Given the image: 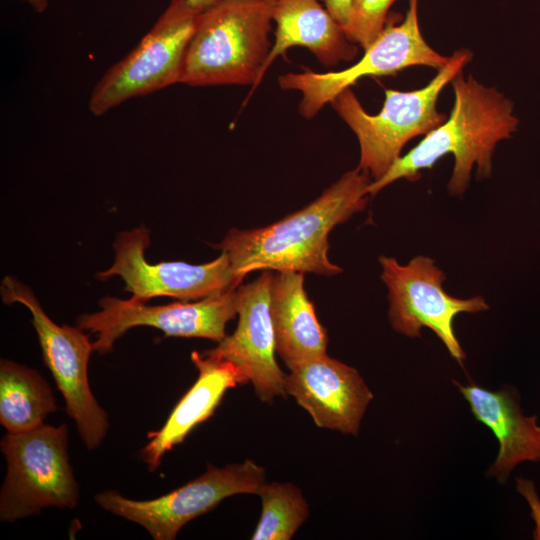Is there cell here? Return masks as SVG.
<instances>
[{
  "mask_svg": "<svg viewBox=\"0 0 540 540\" xmlns=\"http://www.w3.org/2000/svg\"><path fill=\"white\" fill-rule=\"evenodd\" d=\"M371 182V176L356 167L304 208L265 227L231 229L212 247L228 256L242 278L257 270L339 274L342 268L328 258L329 233L366 208Z\"/></svg>",
  "mask_w": 540,
  "mask_h": 540,
  "instance_id": "1",
  "label": "cell"
},
{
  "mask_svg": "<svg viewBox=\"0 0 540 540\" xmlns=\"http://www.w3.org/2000/svg\"><path fill=\"white\" fill-rule=\"evenodd\" d=\"M451 83L455 98L449 117L395 160L381 178L372 181L367 188L369 196L399 179L417 181L421 170L431 169L447 154L454 157L447 184L451 195L465 193L475 165L477 179L490 177L496 145L510 138L518 125L513 105L496 88L484 86L471 75L465 79L460 72Z\"/></svg>",
  "mask_w": 540,
  "mask_h": 540,
  "instance_id": "2",
  "label": "cell"
},
{
  "mask_svg": "<svg viewBox=\"0 0 540 540\" xmlns=\"http://www.w3.org/2000/svg\"><path fill=\"white\" fill-rule=\"evenodd\" d=\"M272 3L222 0L199 13L179 83L258 87L271 49Z\"/></svg>",
  "mask_w": 540,
  "mask_h": 540,
  "instance_id": "3",
  "label": "cell"
},
{
  "mask_svg": "<svg viewBox=\"0 0 540 540\" xmlns=\"http://www.w3.org/2000/svg\"><path fill=\"white\" fill-rule=\"evenodd\" d=\"M471 58L469 50L455 51L425 87L412 91L386 89L384 105L375 115L365 111L351 88L338 94L331 105L358 139L357 168L369 174L372 181L378 180L401 156L408 141L443 124L447 118L436 108L438 96Z\"/></svg>",
  "mask_w": 540,
  "mask_h": 540,
  "instance_id": "4",
  "label": "cell"
},
{
  "mask_svg": "<svg viewBox=\"0 0 540 540\" xmlns=\"http://www.w3.org/2000/svg\"><path fill=\"white\" fill-rule=\"evenodd\" d=\"M0 447L7 462L0 492L2 522L37 515L46 507L78 505L80 489L69 461L66 424L7 433Z\"/></svg>",
  "mask_w": 540,
  "mask_h": 540,
  "instance_id": "5",
  "label": "cell"
},
{
  "mask_svg": "<svg viewBox=\"0 0 540 540\" xmlns=\"http://www.w3.org/2000/svg\"><path fill=\"white\" fill-rule=\"evenodd\" d=\"M0 293L5 304L20 303L30 311L43 361L63 395L66 411L86 448L95 450L109 430V420L89 386L88 362L94 352L93 342L79 326L56 324L32 289L15 277H4Z\"/></svg>",
  "mask_w": 540,
  "mask_h": 540,
  "instance_id": "6",
  "label": "cell"
},
{
  "mask_svg": "<svg viewBox=\"0 0 540 540\" xmlns=\"http://www.w3.org/2000/svg\"><path fill=\"white\" fill-rule=\"evenodd\" d=\"M198 15L187 0H170L140 42L95 85L89 100L90 111L101 116L130 98L179 83L183 57Z\"/></svg>",
  "mask_w": 540,
  "mask_h": 540,
  "instance_id": "7",
  "label": "cell"
},
{
  "mask_svg": "<svg viewBox=\"0 0 540 540\" xmlns=\"http://www.w3.org/2000/svg\"><path fill=\"white\" fill-rule=\"evenodd\" d=\"M265 482L264 467L247 459L222 468L208 464L199 477L155 499L135 500L106 490L98 493L95 501L104 510L139 524L155 540H174L186 523L225 498L257 494Z\"/></svg>",
  "mask_w": 540,
  "mask_h": 540,
  "instance_id": "8",
  "label": "cell"
},
{
  "mask_svg": "<svg viewBox=\"0 0 540 540\" xmlns=\"http://www.w3.org/2000/svg\"><path fill=\"white\" fill-rule=\"evenodd\" d=\"M381 279L388 289V319L392 328L410 338L431 329L449 354L460 364L466 355L455 335L453 321L460 313H479L489 309L478 295L460 299L443 288L446 275L434 259L418 255L407 264L394 257L380 256Z\"/></svg>",
  "mask_w": 540,
  "mask_h": 540,
  "instance_id": "9",
  "label": "cell"
},
{
  "mask_svg": "<svg viewBox=\"0 0 540 540\" xmlns=\"http://www.w3.org/2000/svg\"><path fill=\"white\" fill-rule=\"evenodd\" d=\"M238 287L195 302L155 306L105 296L98 302L100 310L78 316L77 326L95 335L94 351L101 355L111 352L115 341L137 326L157 328L170 337L205 338L218 343L226 336V324L238 315Z\"/></svg>",
  "mask_w": 540,
  "mask_h": 540,
  "instance_id": "10",
  "label": "cell"
},
{
  "mask_svg": "<svg viewBox=\"0 0 540 540\" xmlns=\"http://www.w3.org/2000/svg\"><path fill=\"white\" fill-rule=\"evenodd\" d=\"M417 8V0H409L403 21L394 24L388 20L380 35L365 49L363 57L349 68L324 73L311 70L286 73L279 76V86L301 93L299 111L303 117L310 119L361 78L393 75L417 65L437 70L443 68L450 56L437 53L424 40Z\"/></svg>",
  "mask_w": 540,
  "mask_h": 540,
  "instance_id": "11",
  "label": "cell"
},
{
  "mask_svg": "<svg viewBox=\"0 0 540 540\" xmlns=\"http://www.w3.org/2000/svg\"><path fill=\"white\" fill-rule=\"evenodd\" d=\"M150 230L140 225L119 232L115 238L112 265L96 275L108 280L119 276L131 299L147 303L155 297H171L181 301L199 300L236 288L243 278L232 269L228 256L221 254L204 264L164 261L155 264L146 260Z\"/></svg>",
  "mask_w": 540,
  "mask_h": 540,
  "instance_id": "12",
  "label": "cell"
},
{
  "mask_svg": "<svg viewBox=\"0 0 540 540\" xmlns=\"http://www.w3.org/2000/svg\"><path fill=\"white\" fill-rule=\"evenodd\" d=\"M264 270L254 281L238 287V324L217 346L203 354L234 365L244 384L251 383L263 402L286 395V374L277 364L275 336L270 313L273 278Z\"/></svg>",
  "mask_w": 540,
  "mask_h": 540,
  "instance_id": "13",
  "label": "cell"
},
{
  "mask_svg": "<svg viewBox=\"0 0 540 540\" xmlns=\"http://www.w3.org/2000/svg\"><path fill=\"white\" fill-rule=\"evenodd\" d=\"M285 392L324 429L357 435L371 390L359 372L327 354L302 361L285 377Z\"/></svg>",
  "mask_w": 540,
  "mask_h": 540,
  "instance_id": "14",
  "label": "cell"
},
{
  "mask_svg": "<svg viewBox=\"0 0 540 540\" xmlns=\"http://www.w3.org/2000/svg\"><path fill=\"white\" fill-rule=\"evenodd\" d=\"M454 385L470 405L475 419L490 430L499 442V452L488 473L505 483L513 468L524 461H540V426L537 415L525 416L519 394L512 387L490 391L474 384Z\"/></svg>",
  "mask_w": 540,
  "mask_h": 540,
  "instance_id": "15",
  "label": "cell"
},
{
  "mask_svg": "<svg viewBox=\"0 0 540 540\" xmlns=\"http://www.w3.org/2000/svg\"><path fill=\"white\" fill-rule=\"evenodd\" d=\"M198 376L192 387L176 404L164 425L147 436L148 443L140 457L149 471H155L164 455L198 424L206 421L221 403L225 392L237 385H244L234 365L228 361L206 356L197 351L191 353Z\"/></svg>",
  "mask_w": 540,
  "mask_h": 540,
  "instance_id": "16",
  "label": "cell"
},
{
  "mask_svg": "<svg viewBox=\"0 0 540 540\" xmlns=\"http://www.w3.org/2000/svg\"><path fill=\"white\" fill-rule=\"evenodd\" d=\"M272 20L276 24L274 42L261 73L289 48L302 46L320 63L335 66L353 60L357 46L348 40L341 24L318 0H274Z\"/></svg>",
  "mask_w": 540,
  "mask_h": 540,
  "instance_id": "17",
  "label": "cell"
},
{
  "mask_svg": "<svg viewBox=\"0 0 540 540\" xmlns=\"http://www.w3.org/2000/svg\"><path fill=\"white\" fill-rule=\"evenodd\" d=\"M270 313L276 353L288 369L327 354V331L304 289V273L283 271L273 275Z\"/></svg>",
  "mask_w": 540,
  "mask_h": 540,
  "instance_id": "18",
  "label": "cell"
},
{
  "mask_svg": "<svg viewBox=\"0 0 540 540\" xmlns=\"http://www.w3.org/2000/svg\"><path fill=\"white\" fill-rule=\"evenodd\" d=\"M56 410L53 391L38 371L1 359L0 423L7 433L36 429Z\"/></svg>",
  "mask_w": 540,
  "mask_h": 540,
  "instance_id": "19",
  "label": "cell"
},
{
  "mask_svg": "<svg viewBox=\"0 0 540 540\" xmlns=\"http://www.w3.org/2000/svg\"><path fill=\"white\" fill-rule=\"evenodd\" d=\"M261 514L252 540H289L310 515L302 491L290 482H265L257 492Z\"/></svg>",
  "mask_w": 540,
  "mask_h": 540,
  "instance_id": "20",
  "label": "cell"
},
{
  "mask_svg": "<svg viewBox=\"0 0 540 540\" xmlns=\"http://www.w3.org/2000/svg\"><path fill=\"white\" fill-rule=\"evenodd\" d=\"M396 0H352L343 26L349 41L367 49L387 23L388 12Z\"/></svg>",
  "mask_w": 540,
  "mask_h": 540,
  "instance_id": "21",
  "label": "cell"
},
{
  "mask_svg": "<svg viewBox=\"0 0 540 540\" xmlns=\"http://www.w3.org/2000/svg\"><path fill=\"white\" fill-rule=\"evenodd\" d=\"M517 491L527 500L531 516L536 524L533 531V538L540 540V499L536 493L535 485L531 480L516 478Z\"/></svg>",
  "mask_w": 540,
  "mask_h": 540,
  "instance_id": "22",
  "label": "cell"
},
{
  "mask_svg": "<svg viewBox=\"0 0 540 540\" xmlns=\"http://www.w3.org/2000/svg\"><path fill=\"white\" fill-rule=\"evenodd\" d=\"M327 10L341 24L345 25L352 0H322Z\"/></svg>",
  "mask_w": 540,
  "mask_h": 540,
  "instance_id": "23",
  "label": "cell"
},
{
  "mask_svg": "<svg viewBox=\"0 0 540 540\" xmlns=\"http://www.w3.org/2000/svg\"><path fill=\"white\" fill-rule=\"evenodd\" d=\"M222 0H187L188 5L197 13H201ZM273 4L274 0H265Z\"/></svg>",
  "mask_w": 540,
  "mask_h": 540,
  "instance_id": "24",
  "label": "cell"
},
{
  "mask_svg": "<svg viewBox=\"0 0 540 540\" xmlns=\"http://www.w3.org/2000/svg\"><path fill=\"white\" fill-rule=\"evenodd\" d=\"M31 5L33 10L37 13H42L46 10L49 0H24Z\"/></svg>",
  "mask_w": 540,
  "mask_h": 540,
  "instance_id": "25",
  "label": "cell"
}]
</instances>
